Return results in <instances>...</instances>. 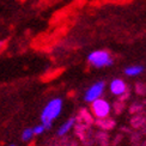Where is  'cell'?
<instances>
[{
  "instance_id": "1",
  "label": "cell",
  "mask_w": 146,
  "mask_h": 146,
  "mask_svg": "<svg viewBox=\"0 0 146 146\" xmlns=\"http://www.w3.org/2000/svg\"><path fill=\"white\" fill-rule=\"evenodd\" d=\"M61 109H62V100L61 98H53L52 101L47 103V106L44 107V109L42 110V114H41L42 125L44 126L46 129L52 127L53 121L60 115Z\"/></svg>"
},
{
  "instance_id": "2",
  "label": "cell",
  "mask_w": 146,
  "mask_h": 146,
  "mask_svg": "<svg viewBox=\"0 0 146 146\" xmlns=\"http://www.w3.org/2000/svg\"><path fill=\"white\" fill-rule=\"evenodd\" d=\"M88 60L91 65L97 68L107 67V66L113 65V59L110 56V54L106 50H96V52L90 53L88 56Z\"/></svg>"
},
{
  "instance_id": "3",
  "label": "cell",
  "mask_w": 146,
  "mask_h": 146,
  "mask_svg": "<svg viewBox=\"0 0 146 146\" xmlns=\"http://www.w3.org/2000/svg\"><path fill=\"white\" fill-rule=\"evenodd\" d=\"M91 111H92L96 119H104V117H108V115L110 114L111 106L106 100L98 98L92 102V104H91Z\"/></svg>"
},
{
  "instance_id": "4",
  "label": "cell",
  "mask_w": 146,
  "mask_h": 146,
  "mask_svg": "<svg viewBox=\"0 0 146 146\" xmlns=\"http://www.w3.org/2000/svg\"><path fill=\"white\" fill-rule=\"evenodd\" d=\"M104 89H106V82H103V80L97 82L94 85H91V86L86 90V92H85V96H84L85 102L92 103L94 101L98 100L103 95V92H104Z\"/></svg>"
},
{
  "instance_id": "5",
  "label": "cell",
  "mask_w": 146,
  "mask_h": 146,
  "mask_svg": "<svg viewBox=\"0 0 146 146\" xmlns=\"http://www.w3.org/2000/svg\"><path fill=\"white\" fill-rule=\"evenodd\" d=\"M127 91V85L122 79H114L110 83V92L115 96H122Z\"/></svg>"
},
{
  "instance_id": "6",
  "label": "cell",
  "mask_w": 146,
  "mask_h": 146,
  "mask_svg": "<svg viewBox=\"0 0 146 146\" xmlns=\"http://www.w3.org/2000/svg\"><path fill=\"white\" fill-rule=\"evenodd\" d=\"M97 126L100 127L101 129L103 131H110L115 127V120L111 119V117H104V119H97L96 122H95Z\"/></svg>"
},
{
  "instance_id": "7",
  "label": "cell",
  "mask_w": 146,
  "mask_h": 146,
  "mask_svg": "<svg viewBox=\"0 0 146 146\" xmlns=\"http://www.w3.org/2000/svg\"><path fill=\"white\" fill-rule=\"evenodd\" d=\"M76 121H77V119L76 117H72V119H70V120H67L66 122L60 127V128L58 129V135H60V137H62V135H65L66 133H68L73 127H74V125H76Z\"/></svg>"
},
{
  "instance_id": "8",
  "label": "cell",
  "mask_w": 146,
  "mask_h": 146,
  "mask_svg": "<svg viewBox=\"0 0 146 146\" xmlns=\"http://www.w3.org/2000/svg\"><path fill=\"white\" fill-rule=\"evenodd\" d=\"M145 123H146V117L140 114H135L131 120V125L134 128H141Z\"/></svg>"
},
{
  "instance_id": "9",
  "label": "cell",
  "mask_w": 146,
  "mask_h": 146,
  "mask_svg": "<svg viewBox=\"0 0 146 146\" xmlns=\"http://www.w3.org/2000/svg\"><path fill=\"white\" fill-rule=\"evenodd\" d=\"M144 72V67L143 66H129V67H127L125 70V73L127 76H129V77H135V76H139V74H141V73Z\"/></svg>"
},
{
  "instance_id": "10",
  "label": "cell",
  "mask_w": 146,
  "mask_h": 146,
  "mask_svg": "<svg viewBox=\"0 0 146 146\" xmlns=\"http://www.w3.org/2000/svg\"><path fill=\"white\" fill-rule=\"evenodd\" d=\"M79 120L82 121V122H85V125L86 126H90V125H92L95 121L92 119V116L90 115V113H88L86 110H80V113H79Z\"/></svg>"
},
{
  "instance_id": "11",
  "label": "cell",
  "mask_w": 146,
  "mask_h": 146,
  "mask_svg": "<svg viewBox=\"0 0 146 146\" xmlns=\"http://www.w3.org/2000/svg\"><path fill=\"white\" fill-rule=\"evenodd\" d=\"M95 138H96V140L100 141V145H102V146H108V144H109V137L104 132L97 133Z\"/></svg>"
},
{
  "instance_id": "12",
  "label": "cell",
  "mask_w": 146,
  "mask_h": 146,
  "mask_svg": "<svg viewBox=\"0 0 146 146\" xmlns=\"http://www.w3.org/2000/svg\"><path fill=\"white\" fill-rule=\"evenodd\" d=\"M113 108H114L115 114H121L123 111V109H125V103L121 102V101H116L113 104Z\"/></svg>"
},
{
  "instance_id": "13",
  "label": "cell",
  "mask_w": 146,
  "mask_h": 146,
  "mask_svg": "<svg viewBox=\"0 0 146 146\" xmlns=\"http://www.w3.org/2000/svg\"><path fill=\"white\" fill-rule=\"evenodd\" d=\"M33 137H34L33 128H27L25 131L23 132V134H22V139H23V141H29Z\"/></svg>"
},
{
  "instance_id": "14",
  "label": "cell",
  "mask_w": 146,
  "mask_h": 146,
  "mask_svg": "<svg viewBox=\"0 0 146 146\" xmlns=\"http://www.w3.org/2000/svg\"><path fill=\"white\" fill-rule=\"evenodd\" d=\"M135 90H137V92L139 94V95H145L146 94V88H145V85L144 84H141V83H139V84H137L135 85Z\"/></svg>"
},
{
  "instance_id": "15",
  "label": "cell",
  "mask_w": 146,
  "mask_h": 146,
  "mask_svg": "<svg viewBox=\"0 0 146 146\" xmlns=\"http://www.w3.org/2000/svg\"><path fill=\"white\" fill-rule=\"evenodd\" d=\"M44 126L43 125H38V126H36L35 128L33 129V132H34V134L35 135H38V134H42V133L44 132Z\"/></svg>"
},
{
  "instance_id": "16",
  "label": "cell",
  "mask_w": 146,
  "mask_h": 146,
  "mask_svg": "<svg viewBox=\"0 0 146 146\" xmlns=\"http://www.w3.org/2000/svg\"><path fill=\"white\" fill-rule=\"evenodd\" d=\"M3 46H4V42H0V48H1Z\"/></svg>"
},
{
  "instance_id": "17",
  "label": "cell",
  "mask_w": 146,
  "mask_h": 146,
  "mask_svg": "<svg viewBox=\"0 0 146 146\" xmlns=\"http://www.w3.org/2000/svg\"><path fill=\"white\" fill-rule=\"evenodd\" d=\"M143 146H146V144H144V145H143Z\"/></svg>"
},
{
  "instance_id": "18",
  "label": "cell",
  "mask_w": 146,
  "mask_h": 146,
  "mask_svg": "<svg viewBox=\"0 0 146 146\" xmlns=\"http://www.w3.org/2000/svg\"><path fill=\"white\" fill-rule=\"evenodd\" d=\"M11 146H15V145H11Z\"/></svg>"
}]
</instances>
